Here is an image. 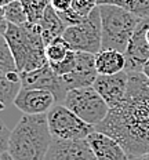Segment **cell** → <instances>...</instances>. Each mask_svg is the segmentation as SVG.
Returning a JSON list of instances; mask_svg holds the SVG:
<instances>
[{"label":"cell","mask_w":149,"mask_h":160,"mask_svg":"<svg viewBox=\"0 0 149 160\" xmlns=\"http://www.w3.org/2000/svg\"><path fill=\"white\" fill-rule=\"evenodd\" d=\"M39 25H40L43 40H44L46 46H47L50 42H52L54 39L64 35V32L66 29V25L61 19V17L58 15V12L52 8L51 4L46 8L44 14H43V18L40 19Z\"/></svg>","instance_id":"e0dca14e"},{"label":"cell","mask_w":149,"mask_h":160,"mask_svg":"<svg viewBox=\"0 0 149 160\" xmlns=\"http://www.w3.org/2000/svg\"><path fill=\"white\" fill-rule=\"evenodd\" d=\"M98 6V0H72V8L82 17H87Z\"/></svg>","instance_id":"603a6c76"},{"label":"cell","mask_w":149,"mask_h":160,"mask_svg":"<svg viewBox=\"0 0 149 160\" xmlns=\"http://www.w3.org/2000/svg\"><path fill=\"white\" fill-rule=\"evenodd\" d=\"M75 65H76V51L72 50V51L69 52L68 57H66L64 61L58 62V64H52V65H50V66H51V69L55 73H57L58 76H61V78H62V76L68 75V73H71L72 71H73Z\"/></svg>","instance_id":"7402d4cb"},{"label":"cell","mask_w":149,"mask_h":160,"mask_svg":"<svg viewBox=\"0 0 149 160\" xmlns=\"http://www.w3.org/2000/svg\"><path fill=\"white\" fill-rule=\"evenodd\" d=\"M149 29V18H142L126 48V72H142V66L149 59V43L147 31Z\"/></svg>","instance_id":"30bf717a"},{"label":"cell","mask_w":149,"mask_h":160,"mask_svg":"<svg viewBox=\"0 0 149 160\" xmlns=\"http://www.w3.org/2000/svg\"><path fill=\"white\" fill-rule=\"evenodd\" d=\"M142 73H144L147 78H149V59L144 64V66H142Z\"/></svg>","instance_id":"4316f807"},{"label":"cell","mask_w":149,"mask_h":160,"mask_svg":"<svg viewBox=\"0 0 149 160\" xmlns=\"http://www.w3.org/2000/svg\"><path fill=\"white\" fill-rule=\"evenodd\" d=\"M31 24H39L43 18L46 8L50 6V0H19Z\"/></svg>","instance_id":"ffe728a7"},{"label":"cell","mask_w":149,"mask_h":160,"mask_svg":"<svg viewBox=\"0 0 149 160\" xmlns=\"http://www.w3.org/2000/svg\"><path fill=\"white\" fill-rule=\"evenodd\" d=\"M64 39L73 51L97 54L102 50V26L98 6L77 25L66 26Z\"/></svg>","instance_id":"8992f818"},{"label":"cell","mask_w":149,"mask_h":160,"mask_svg":"<svg viewBox=\"0 0 149 160\" xmlns=\"http://www.w3.org/2000/svg\"><path fill=\"white\" fill-rule=\"evenodd\" d=\"M44 160H97L87 139L62 141L52 139Z\"/></svg>","instance_id":"5bb4252c"},{"label":"cell","mask_w":149,"mask_h":160,"mask_svg":"<svg viewBox=\"0 0 149 160\" xmlns=\"http://www.w3.org/2000/svg\"><path fill=\"white\" fill-rule=\"evenodd\" d=\"M97 76L98 72L95 66V55L90 52L76 51V65L73 71L62 76V82L69 91L73 88L92 86Z\"/></svg>","instance_id":"8fae6325"},{"label":"cell","mask_w":149,"mask_h":160,"mask_svg":"<svg viewBox=\"0 0 149 160\" xmlns=\"http://www.w3.org/2000/svg\"><path fill=\"white\" fill-rule=\"evenodd\" d=\"M0 18H4V7H0Z\"/></svg>","instance_id":"1f68e13d"},{"label":"cell","mask_w":149,"mask_h":160,"mask_svg":"<svg viewBox=\"0 0 149 160\" xmlns=\"http://www.w3.org/2000/svg\"><path fill=\"white\" fill-rule=\"evenodd\" d=\"M24 115H46L57 101L52 92L39 88H21L12 102Z\"/></svg>","instance_id":"7c38bea8"},{"label":"cell","mask_w":149,"mask_h":160,"mask_svg":"<svg viewBox=\"0 0 149 160\" xmlns=\"http://www.w3.org/2000/svg\"><path fill=\"white\" fill-rule=\"evenodd\" d=\"M0 160H2V156H0Z\"/></svg>","instance_id":"e575fe53"},{"label":"cell","mask_w":149,"mask_h":160,"mask_svg":"<svg viewBox=\"0 0 149 160\" xmlns=\"http://www.w3.org/2000/svg\"><path fill=\"white\" fill-rule=\"evenodd\" d=\"M72 51L69 43L64 39V36L54 39L46 46V57H47V62L50 65L58 64V62L64 61L68 57V54Z\"/></svg>","instance_id":"d6986e66"},{"label":"cell","mask_w":149,"mask_h":160,"mask_svg":"<svg viewBox=\"0 0 149 160\" xmlns=\"http://www.w3.org/2000/svg\"><path fill=\"white\" fill-rule=\"evenodd\" d=\"M86 139L97 160H131L123 146L111 135L95 130Z\"/></svg>","instance_id":"9a60e30c"},{"label":"cell","mask_w":149,"mask_h":160,"mask_svg":"<svg viewBox=\"0 0 149 160\" xmlns=\"http://www.w3.org/2000/svg\"><path fill=\"white\" fill-rule=\"evenodd\" d=\"M98 4L117 6L140 18H149V0H98Z\"/></svg>","instance_id":"ac0fdd59"},{"label":"cell","mask_w":149,"mask_h":160,"mask_svg":"<svg viewBox=\"0 0 149 160\" xmlns=\"http://www.w3.org/2000/svg\"><path fill=\"white\" fill-rule=\"evenodd\" d=\"M6 106H7V105H6L4 102H3V101H0V112H2V111H4V109H6Z\"/></svg>","instance_id":"4dcf8cb0"},{"label":"cell","mask_w":149,"mask_h":160,"mask_svg":"<svg viewBox=\"0 0 149 160\" xmlns=\"http://www.w3.org/2000/svg\"><path fill=\"white\" fill-rule=\"evenodd\" d=\"M12 2H15V0H0V7H6Z\"/></svg>","instance_id":"f1b7e54d"},{"label":"cell","mask_w":149,"mask_h":160,"mask_svg":"<svg viewBox=\"0 0 149 160\" xmlns=\"http://www.w3.org/2000/svg\"><path fill=\"white\" fill-rule=\"evenodd\" d=\"M50 4L57 12H62L72 8V0H50Z\"/></svg>","instance_id":"484cf974"},{"label":"cell","mask_w":149,"mask_h":160,"mask_svg":"<svg viewBox=\"0 0 149 160\" xmlns=\"http://www.w3.org/2000/svg\"><path fill=\"white\" fill-rule=\"evenodd\" d=\"M95 66L98 75H116L126 71L124 52L117 50H101L95 54Z\"/></svg>","instance_id":"2e32d148"},{"label":"cell","mask_w":149,"mask_h":160,"mask_svg":"<svg viewBox=\"0 0 149 160\" xmlns=\"http://www.w3.org/2000/svg\"><path fill=\"white\" fill-rule=\"evenodd\" d=\"M21 88V72L17 68L7 42L3 38L0 42V101L6 105L12 104Z\"/></svg>","instance_id":"ba28073f"},{"label":"cell","mask_w":149,"mask_h":160,"mask_svg":"<svg viewBox=\"0 0 149 160\" xmlns=\"http://www.w3.org/2000/svg\"><path fill=\"white\" fill-rule=\"evenodd\" d=\"M21 82L22 88H39L52 92L57 104H62L68 94V88L65 87L62 78L52 71L48 62L35 71L21 72Z\"/></svg>","instance_id":"9c48e42d"},{"label":"cell","mask_w":149,"mask_h":160,"mask_svg":"<svg viewBox=\"0 0 149 160\" xmlns=\"http://www.w3.org/2000/svg\"><path fill=\"white\" fill-rule=\"evenodd\" d=\"M10 134H11V131H10V130L6 127L4 123L0 120V155L4 153V152H7Z\"/></svg>","instance_id":"d4e9b609"},{"label":"cell","mask_w":149,"mask_h":160,"mask_svg":"<svg viewBox=\"0 0 149 160\" xmlns=\"http://www.w3.org/2000/svg\"><path fill=\"white\" fill-rule=\"evenodd\" d=\"M0 156H2V160H14V159L11 158V156H10V153H8V152L2 153V155H0Z\"/></svg>","instance_id":"83f0119b"},{"label":"cell","mask_w":149,"mask_h":160,"mask_svg":"<svg viewBox=\"0 0 149 160\" xmlns=\"http://www.w3.org/2000/svg\"><path fill=\"white\" fill-rule=\"evenodd\" d=\"M3 38H4V36H2V35H0V42H2V40H3Z\"/></svg>","instance_id":"836d02e7"},{"label":"cell","mask_w":149,"mask_h":160,"mask_svg":"<svg viewBox=\"0 0 149 160\" xmlns=\"http://www.w3.org/2000/svg\"><path fill=\"white\" fill-rule=\"evenodd\" d=\"M102 26V50L126 52L130 38L142 18L112 4H98Z\"/></svg>","instance_id":"277c9868"},{"label":"cell","mask_w":149,"mask_h":160,"mask_svg":"<svg viewBox=\"0 0 149 160\" xmlns=\"http://www.w3.org/2000/svg\"><path fill=\"white\" fill-rule=\"evenodd\" d=\"M147 40H148V43H149V29L147 31Z\"/></svg>","instance_id":"d6a6232c"},{"label":"cell","mask_w":149,"mask_h":160,"mask_svg":"<svg viewBox=\"0 0 149 160\" xmlns=\"http://www.w3.org/2000/svg\"><path fill=\"white\" fill-rule=\"evenodd\" d=\"M52 137L46 115H24L10 134L8 148L14 160H44Z\"/></svg>","instance_id":"7a4b0ae2"},{"label":"cell","mask_w":149,"mask_h":160,"mask_svg":"<svg viewBox=\"0 0 149 160\" xmlns=\"http://www.w3.org/2000/svg\"><path fill=\"white\" fill-rule=\"evenodd\" d=\"M62 104L77 115L83 122L94 127L104 122L111 109L92 86L69 90Z\"/></svg>","instance_id":"5b68a950"},{"label":"cell","mask_w":149,"mask_h":160,"mask_svg":"<svg viewBox=\"0 0 149 160\" xmlns=\"http://www.w3.org/2000/svg\"><path fill=\"white\" fill-rule=\"evenodd\" d=\"M132 160H149V153H145V155H142V156H138V158H135Z\"/></svg>","instance_id":"f546056e"},{"label":"cell","mask_w":149,"mask_h":160,"mask_svg":"<svg viewBox=\"0 0 149 160\" xmlns=\"http://www.w3.org/2000/svg\"><path fill=\"white\" fill-rule=\"evenodd\" d=\"M47 122L52 139L80 141L95 131L94 126L83 122L64 104H55L47 112Z\"/></svg>","instance_id":"52a82bcc"},{"label":"cell","mask_w":149,"mask_h":160,"mask_svg":"<svg viewBox=\"0 0 149 160\" xmlns=\"http://www.w3.org/2000/svg\"><path fill=\"white\" fill-rule=\"evenodd\" d=\"M58 15L61 17V19L64 21V24L66 26H73V25H77L83 21L84 17H82L80 14L75 11L73 8H69L66 11H62V12H58Z\"/></svg>","instance_id":"cb8c5ba5"},{"label":"cell","mask_w":149,"mask_h":160,"mask_svg":"<svg viewBox=\"0 0 149 160\" xmlns=\"http://www.w3.org/2000/svg\"><path fill=\"white\" fill-rule=\"evenodd\" d=\"M119 142L131 160L149 153V78L142 72L128 73L126 97L95 127Z\"/></svg>","instance_id":"6da1fadb"},{"label":"cell","mask_w":149,"mask_h":160,"mask_svg":"<svg viewBox=\"0 0 149 160\" xmlns=\"http://www.w3.org/2000/svg\"><path fill=\"white\" fill-rule=\"evenodd\" d=\"M4 18L8 24H14V25H24L28 22L26 14L24 11L21 2L15 0V2L10 3L8 6L4 7Z\"/></svg>","instance_id":"44dd1931"},{"label":"cell","mask_w":149,"mask_h":160,"mask_svg":"<svg viewBox=\"0 0 149 160\" xmlns=\"http://www.w3.org/2000/svg\"><path fill=\"white\" fill-rule=\"evenodd\" d=\"M127 86L128 73L123 71L116 75H98L92 87L105 99L109 108H116L123 102L127 92Z\"/></svg>","instance_id":"4fadbf2b"},{"label":"cell","mask_w":149,"mask_h":160,"mask_svg":"<svg viewBox=\"0 0 149 160\" xmlns=\"http://www.w3.org/2000/svg\"><path fill=\"white\" fill-rule=\"evenodd\" d=\"M4 39L19 72H31L47 64L46 43L39 24H8Z\"/></svg>","instance_id":"3957f363"}]
</instances>
